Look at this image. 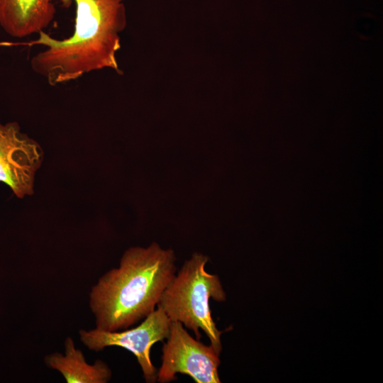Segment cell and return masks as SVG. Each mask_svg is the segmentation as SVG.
Segmentation results:
<instances>
[{"mask_svg": "<svg viewBox=\"0 0 383 383\" xmlns=\"http://www.w3.org/2000/svg\"><path fill=\"white\" fill-rule=\"evenodd\" d=\"M126 1L60 0L64 7L74 5L70 36L58 39L40 31L36 39L0 42V46H42L31 57L30 67L52 87L104 69L121 74L116 54L121 49V33L127 26Z\"/></svg>", "mask_w": 383, "mask_h": 383, "instance_id": "obj_1", "label": "cell"}, {"mask_svg": "<svg viewBox=\"0 0 383 383\" xmlns=\"http://www.w3.org/2000/svg\"><path fill=\"white\" fill-rule=\"evenodd\" d=\"M172 249L157 243L131 247L119 265L102 274L91 287L89 306L96 328L116 331L141 321L157 306L177 272Z\"/></svg>", "mask_w": 383, "mask_h": 383, "instance_id": "obj_2", "label": "cell"}, {"mask_svg": "<svg viewBox=\"0 0 383 383\" xmlns=\"http://www.w3.org/2000/svg\"><path fill=\"white\" fill-rule=\"evenodd\" d=\"M209 257L194 252L185 260L162 292L157 306L170 321H178L201 338L202 330L210 344L221 353L222 350L219 331L213 320L210 299L224 301L226 294L219 277L208 272L206 265Z\"/></svg>", "mask_w": 383, "mask_h": 383, "instance_id": "obj_3", "label": "cell"}, {"mask_svg": "<svg viewBox=\"0 0 383 383\" xmlns=\"http://www.w3.org/2000/svg\"><path fill=\"white\" fill-rule=\"evenodd\" d=\"M220 353L211 344L194 339L178 321L170 322V329L162 348V363L157 382L177 379V374L189 376L196 383H219Z\"/></svg>", "mask_w": 383, "mask_h": 383, "instance_id": "obj_4", "label": "cell"}, {"mask_svg": "<svg viewBox=\"0 0 383 383\" xmlns=\"http://www.w3.org/2000/svg\"><path fill=\"white\" fill-rule=\"evenodd\" d=\"M170 320L163 310L157 306L151 313L132 328L116 331L98 329H80V342L89 350L100 352L116 346L131 352L136 358L146 382H157V369L150 359V349L157 342L164 341L170 333Z\"/></svg>", "mask_w": 383, "mask_h": 383, "instance_id": "obj_5", "label": "cell"}, {"mask_svg": "<svg viewBox=\"0 0 383 383\" xmlns=\"http://www.w3.org/2000/svg\"><path fill=\"white\" fill-rule=\"evenodd\" d=\"M43 160L40 143L23 133L18 123L0 122V182L18 199L33 194Z\"/></svg>", "mask_w": 383, "mask_h": 383, "instance_id": "obj_6", "label": "cell"}, {"mask_svg": "<svg viewBox=\"0 0 383 383\" xmlns=\"http://www.w3.org/2000/svg\"><path fill=\"white\" fill-rule=\"evenodd\" d=\"M54 1L0 0V27L16 38L45 31L55 18Z\"/></svg>", "mask_w": 383, "mask_h": 383, "instance_id": "obj_7", "label": "cell"}, {"mask_svg": "<svg viewBox=\"0 0 383 383\" xmlns=\"http://www.w3.org/2000/svg\"><path fill=\"white\" fill-rule=\"evenodd\" d=\"M44 362L49 369L57 371L67 383H107L112 377L111 369L104 361L88 363L70 336L64 340V353H50L45 356Z\"/></svg>", "mask_w": 383, "mask_h": 383, "instance_id": "obj_8", "label": "cell"}]
</instances>
